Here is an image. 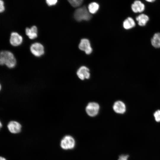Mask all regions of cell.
I'll return each instance as SVG.
<instances>
[{"label": "cell", "instance_id": "obj_16", "mask_svg": "<svg viewBox=\"0 0 160 160\" xmlns=\"http://www.w3.org/2000/svg\"><path fill=\"white\" fill-rule=\"evenodd\" d=\"M99 7V5L95 2H92L88 6V10L90 13L95 14L98 10Z\"/></svg>", "mask_w": 160, "mask_h": 160}, {"label": "cell", "instance_id": "obj_4", "mask_svg": "<svg viewBox=\"0 0 160 160\" xmlns=\"http://www.w3.org/2000/svg\"><path fill=\"white\" fill-rule=\"evenodd\" d=\"M30 49L31 53L37 57L41 56L44 53L43 46L39 42H36L32 44L30 46Z\"/></svg>", "mask_w": 160, "mask_h": 160}, {"label": "cell", "instance_id": "obj_2", "mask_svg": "<svg viewBox=\"0 0 160 160\" xmlns=\"http://www.w3.org/2000/svg\"><path fill=\"white\" fill-rule=\"evenodd\" d=\"M74 16L75 19L78 21L88 20L91 18L90 13L85 6L76 9L74 12Z\"/></svg>", "mask_w": 160, "mask_h": 160}, {"label": "cell", "instance_id": "obj_12", "mask_svg": "<svg viewBox=\"0 0 160 160\" xmlns=\"http://www.w3.org/2000/svg\"><path fill=\"white\" fill-rule=\"evenodd\" d=\"M25 34L29 38L31 39L36 38L38 36V29L35 25L33 26L30 28H27L25 30Z\"/></svg>", "mask_w": 160, "mask_h": 160}, {"label": "cell", "instance_id": "obj_7", "mask_svg": "<svg viewBox=\"0 0 160 160\" xmlns=\"http://www.w3.org/2000/svg\"><path fill=\"white\" fill-rule=\"evenodd\" d=\"M79 47L81 50L84 51L87 55L90 54L92 52L89 41L87 39H82L79 44Z\"/></svg>", "mask_w": 160, "mask_h": 160}, {"label": "cell", "instance_id": "obj_13", "mask_svg": "<svg viewBox=\"0 0 160 160\" xmlns=\"http://www.w3.org/2000/svg\"><path fill=\"white\" fill-rule=\"evenodd\" d=\"M136 20L137 21L138 24L141 26H144L146 25L149 20L148 17L144 14H141L137 16Z\"/></svg>", "mask_w": 160, "mask_h": 160}, {"label": "cell", "instance_id": "obj_9", "mask_svg": "<svg viewBox=\"0 0 160 160\" xmlns=\"http://www.w3.org/2000/svg\"><path fill=\"white\" fill-rule=\"evenodd\" d=\"M89 69L85 66L81 67L77 71V75L78 77L81 80L89 79L90 76Z\"/></svg>", "mask_w": 160, "mask_h": 160}, {"label": "cell", "instance_id": "obj_15", "mask_svg": "<svg viewBox=\"0 0 160 160\" xmlns=\"http://www.w3.org/2000/svg\"><path fill=\"white\" fill-rule=\"evenodd\" d=\"M152 45L156 48H160V33H155L151 39Z\"/></svg>", "mask_w": 160, "mask_h": 160}, {"label": "cell", "instance_id": "obj_17", "mask_svg": "<svg viewBox=\"0 0 160 160\" xmlns=\"http://www.w3.org/2000/svg\"><path fill=\"white\" fill-rule=\"evenodd\" d=\"M83 0H72L69 3L74 7H77L82 4Z\"/></svg>", "mask_w": 160, "mask_h": 160}, {"label": "cell", "instance_id": "obj_25", "mask_svg": "<svg viewBox=\"0 0 160 160\" xmlns=\"http://www.w3.org/2000/svg\"><path fill=\"white\" fill-rule=\"evenodd\" d=\"M69 3L72 0H67Z\"/></svg>", "mask_w": 160, "mask_h": 160}, {"label": "cell", "instance_id": "obj_8", "mask_svg": "<svg viewBox=\"0 0 160 160\" xmlns=\"http://www.w3.org/2000/svg\"><path fill=\"white\" fill-rule=\"evenodd\" d=\"M7 128L9 131L13 134H17L20 132L22 126L18 122L14 121H10L8 124Z\"/></svg>", "mask_w": 160, "mask_h": 160}, {"label": "cell", "instance_id": "obj_18", "mask_svg": "<svg viewBox=\"0 0 160 160\" xmlns=\"http://www.w3.org/2000/svg\"><path fill=\"white\" fill-rule=\"evenodd\" d=\"M153 116L156 121L158 122H160V110L156 111L153 113Z\"/></svg>", "mask_w": 160, "mask_h": 160}, {"label": "cell", "instance_id": "obj_20", "mask_svg": "<svg viewBox=\"0 0 160 160\" xmlns=\"http://www.w3.org/2000/svg\"><path fill=\"white\" fill-rule=\"evenodd\" d=\"M5 7L4 6V3L2 0H0V12L1 13L2 12L5 10Z\"/></svg>", "mask_w": 160, "mask_h": 160}, {"label": "cell", "instance_id": "obj_14", "mask_svg": "<svg viewBox=\"0 0 160 160\" xmlns=\"http://www.w3.org/2000/svg\"><path fill=\"white\" fill-rule=\"evenodd\" d=\"M123 25L125 29L129 30L135 27L136 24L134 20L131 17H129L124 21Z\"/></svg>", "mask_w": 160, "mask_h": 160}, {"label": "cell", "instance_id": "obj_22", "mask_svg": "<svg viewBox=\"0 0 160 160\" xmlns=\"http://www.w3.org/2000/svg\"><path fill=\"white\" fill-rule=\"evenodd\" d=\"M146 1L150 2H153L155 0H145Z\"/></svg>", "mask_w": 160, "mask_h": 160}, {"label": "cell", "instance_id": "obj_19", "mask_svg": "<svg viewBox=\"0 0 160 160\" xmlns=\"http://www.w3.org/2000/svg\"><path fill=\"white\" fill-rule=\"evenodd\" d=\"M47 5L49 6L55 5L57 3V0H45Z\"/></svg>", "mask_w": 160, "mask_h": 160}, {"label": "cell", "instance_id": "obj_24", "mask_svg": "<svg viewBox=\"0 0 160 160\" xmlns=\"http://www.w3.org/2000/svg\"><path fill=\"white\" fill-rule=\"evenodd\" d=\"M2 126V124L1 122H0V127H1Z\"/></svg>", "mask_w": 160, "mask_h": 160}, {"label": "cell", "instance_id": "obj_6", "mask_svg": "<svg viewBox=\"0 0 160 160\" xmlns=\"http://www.w3.org/2000/svg\"><path fill=\"white\" fill-rule=\"evenodd\" d=\"M10 44L14 46H19L23 41L22 37L17 33L13 32L11 34L10 39Z\"/></svg>", "mask_w": 160, "mask_h": 160}, {"label": "cell", "instance_id": "obj_1", "mask_svg": "<svg viewBox=\"0 0 160 160\" xmlns=\"http://www.w3.org/2000/svg\"><path fill=\"white\" fill-rule=\"evenodd\" d=\"M17 61L13 54L10 51H3L0 54V64L5 65L10 68H14L16 66Z\"/></svg>", "mask_w": 160, "mask_h": 160}, {"label": "cell", "instance_id": "obj_10", "mask_svg": "<svg viewBox=\"0 0 160 160\" xmlns=\"http://www.w3.org/2000/svg\"><path fill=\"white\" fill-rule=\"evenodd\" d=\"M113 108L114 111L118 114H124L126 111V105L124 103L121 101L118 100L115 102Z\"/></svg>", "mask_w": 160, "mask_h": 160}, {"label": "cell", "instance_id": "obj_5", "mask_svg": "<svg viewBox=\"0 0 160 160\" xmlns=\"http://www.w3.org/2000/svg\"><path fill=\"white\" fill-rule=\"evenodd\" d=\"M100 106L98 103L95 102L89 103L86 108V111L87 114L91 117L96 116L99 112Z\"/></svg>", "mask_w": 160, "mask_h": 160}, {"label": "cell", "instance_id": "obj_21", "mask_svg": "<svg viewBox=\"0 0 160 160\" xmlns=\"http://www.w3.org/2000/svg\"><path fill=\"white\" fill-rule=\"evenodd\" d=\"M129 156L128 155H121L119 156L118 160H128Z\"/></svg>", "mask_w": 160, "mask_h": 160}, {"label": "cell", "instance_id": "obj_3", "mask_svg": "<svg viewBox=\"0 0 160 160\" xmlns=\"http://www.w3.org/2000/svg\"><path fill=\"white\" fill-rule=\"evenodd\" d=\"M75 144V140L73 137L70 135H66L61 140L60 146L64 150L71 149L74 148Z\"/></svg>", "mask_w": 160, "mask_h": 160}, {"label": "cell", "instance_id": "obj_11", "mask_svg": "<svg viewBox=\"0 0 160 160\" xmlns=\"http://www.w3.org/2000/svg\"><path fill=\"white\" fill-rule=\"evenodd\" d=\"M131 9L135 13H141L145 10L144 4L140 1L136 0L131 5Z\"/></svg>", "mask_w": 160, "mask_h": 160}, {"label": "cell", "instance_id": "obj_23", "mask_svg": "<svg viewBox=\"0 0 160 160\" xmlns=\"http://www.w3.org/2000/svg\"><path fill=\"white\" fill-rule=\"evenodd\" d=\"M0 160H7L6 159L3 157H0Z\"/></svg>", "mask_w": 160, "mask_h": 160}]
</instances>
